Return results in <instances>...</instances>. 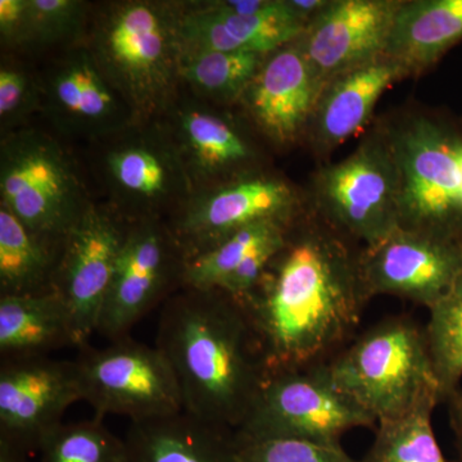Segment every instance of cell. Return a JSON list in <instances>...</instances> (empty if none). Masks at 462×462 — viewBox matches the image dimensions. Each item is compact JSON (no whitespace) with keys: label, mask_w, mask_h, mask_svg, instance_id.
<instances>
[{"label":"cell","mask_w":462,"mask_h":462,"mask_svg":"<svg viewBox=\"0 0 462 462\" xmlns=\"http://www.w3.org/2000/svg\"><path fill=\"white\" fill-rule=\"evenodd\" d=\"M360 256L336 230L289 227L243 309L270 375L328 363L357 329L369 300Z\"/></svg>","instance_id":"6da1fadb"},{"label":"cell","mask_w":462,"mask_h":462,"mask_svg":"<svg viewBox=\"0 0 462 462\" xmlns=\"http://www.w3.org/2000/svg\"><path fill=\"white\" fill-rule=\"evenodd\" d=\"M156 346L172 366L184 411L225 430L242 427L270 376L247 312L220 291L170 296Z\"/></svg>","instance_id":"7a4b0ae2"},{"label":"cell","mask_w":462,"mask_h":462,"mask_svg":"<svg viewBox=\"0 0 462 462\" xmlns=\"http://www.w3.org/2000/svg\"><path fill=\"white\" fill-rule=\"evenodd\" d=\"M327 366L337 387L376 425L443 402L425 329L407 316L374 325Z\"/></svg>","instance_id":"3957f363"},{"label":"cell","mask_w":462,"mask_h":462,"mask_svg":"<svg viewBox=\"0 0 462 462\" xmlns=\"http://www.w3.org/2000/svg\"><path fill=\"white\" fill-rule=\"evenodd\" d=\"M181 16L162 3L126 2L97 21L90 53L138 114L162 107L180 78Z\"/></svg>","instance_id":"277c9868"},{"label":"cell","mask_w":462,"mask_h":462,"mask_svg":"<svg viewBox=\"0 0 462 462\" xmlns=\"http://www.w3.org/2000/svg\"><path fill=\"white\" fill-rule=\"evenodd\" d=\"M75 363L83 401L98 418L121 415L142 421L184 411L180 385L156 346L126 337L105 348L84 346Z\"/></svg>","instance_id":"5b68a950"},{"label":"cell","mask_w":462,"mask_h":462,"mask_svg":"<svg viewBox=\"0 0 462 462\" xmlns=\"http://www.w3.org/2000/svg\"><path fill=\"white\" fill-rule=\"evenodd\" d=\"M460 135L419 118L389 139L400 176V226L462 236Z\"/></svg>","instance_id":"8992f818"},{"label":"cell","mask_w":462,"mask_h":462,"mask_svg":"<svg viewBox=\"0 0 462 462\" xmlns=\"http://www.w3.org/2000/svg\"><path fill=\"white\" fill-rule=\"evenodd\" d=\"M375 425L337 387L325 363L270 375L236 433L340 445L346 431Z\"/></svg>","instance_id":"52a82bcc"},{"label":"cell","mask_w":462,"mask_h":462,"mask_svg":"<svg viewBox=\"0 0 462 462\" xmlns=\"http://www.w3.org/2000/svg\"><path fill=\"white\" fill-rule=\"evenodd\" d=\"M0 191L2 205L18 220L54 239H66L89 208L67 158L41 136H18L3 148Z\"/></svg>","instance_id":"ba28073f"},{"label":"cell","mask_w":462,"mask_h":462,"mask_svg":"<svg viewBox=\"0 0 462 462\" xmlns=\"http://www.w3.org/2000/svg\"><path fill=\"white\" fill-rule=\"evenodd\" d=\"M185 254L170 227L157 218L130 224L100 314L97 334L109 342L126 338L173 285L182 287Z\"/></svg>","instance_id":"9c48e42d"},{"label":"cell","mask_w":462,"mask_h":462,"mask_svg":"<svg viewBox=\"0 0 462 462\" xmlns=\"http://www.w3.org/2000/svg\"><path fill=\"white\" fill-rule=\"evenodd\" d=\"M322 206L334 230L366 247L400 227V176L391 143H364L322 172Z\"/></svg>","instance_id":"30bf717a"},{"label":"cell","mask_w":462,"mask_h":462,"mask_svg":"<svg viewBox=\"0 0 462 462\" xmlns=\"http://www.w3.org/2000/svg\"><path fill=\"white\" fill-rule=\"evenodd\" d=\"M462 266V236L397 227L360 254L367 296H396L430 309Z\"/></svg>","instance_id":"8fae6325"},{"label":"cell","mask_w":462,"mask_h":462,"mask_svg":"<svg viewBox=\"0 0 462 462\" xmlns=\"http://www.w3.org/2000/svg\"><path fill=\"white\" fill-rule=\"evenodd\" d=\"M129 226L89 207L67 234L53 289L69 312L76 348L89 346L97 333Z\"/></svg>","instance_id":"7c38bea8"},{"label":"cell","mask_w":462,"mask_h":462,"mask_svg":"<svg viewBox=\"0 0 462 462\" xmlns=\"http://www.w3.org/2000/svg\"><path fill=\"white\" fill-rule=\"evenodd\" d=\"M83 401L75 360L50 356L0 364V439L27 454L38 451L48 434L62 424L71 404Z\"/></svg>","instance_id":"4fadbf2b"},{"label":"cell","mask_w":462,"mask_h":462,"mask_svg":"<svg viewBox=\"0 0 462 462\" xmlns=\"http://www.w3.org/2000/svg\"><path fill=\"white\" fill-rule=\"evenodd\" d=\"M402 2H330L297 39L322 88L336 76L382 58Z\"/></svg>","instance_id":"5bb4252c"},{"label":"cell","mask_w":462,"mask_h":462,"mask_svg":"<svg viewBox=\"0 0 462 462\" xmlns=\"http://www.w3.org/2000/svg\"><path fill=\"white\" fill-rule=\"evenodd\" d=\"M291 207L293 194L284 182L248 179L194 203L170 229L187 260L249 225L266 221L288 224Z\"/></svg>","instance_id":"9a60e30c"},{"label":"cell","mask_w":462,"mask_h":462,"mask_svg":"<svg viewBox=\"0 0 462 462\" xmlns=\"http://www.w3.org/2000/svg\"><path fill=\"white\" fill-rule=\"evenodd\" d=\"M321 90L320 81L294 44L267 58L245 93L263 132L273 141L287 143L296 139L312 117Z\"/></svg>","instance_id":"2e32d148"},{"label":"cell","mask_w":462,"mask_h":462,"mask_svg":"<svg viewBox=\"0 0 462 462\" xmlns=\"http://www.w3.org/2000/svg\"><path fill=\"white\" fill-rule=\"evenodd\" d=\"M47 98L58 123L75 133L120 129L133 111L90 51L71 54L57 66L48 81Z\"/></svg>","instance_id":"e0dca14e"},{"label":"cell","mask_w":462,"mask_h":462,"mask_svg":"<svg viewBox=\"0 0 462 462\" xmlns=\"http://www.w3.org/2000/svg\"><path fill=\"white\" fill-rule=\"evenodd\" d=\"M306 27L289 2L256 16L231 14L216 2L182 14L181 41L184 53L247 51L266 56L296 41Z\"/></svg>","instance_id":"ac0fdd59"},{"label":"cell","mask_w":462,"mask_h":462,"mask_svg":"<svg viewBox=\"0 0 462 462\" xmlns=\"http://www.w3.org/2000/svg\"><path fill=\"white\" fill-rule=\"evenodd\" d=\"M124 442L127 462H238L233 430L187 411L132 421Z\"/></svg>","instance_id":"d6986e66"},{"label":"cell","mask_w":462,"mask_h":462,"mask_svg":"<svg viewBox=\"0 0 462 462\" xmlns=\"http://www.w3.org/2000/svg\"><path fill=\"white\" fill-rule=\"evenodd\" d=\"M404 76L401 67L382 57L331 79L312 114L316 139L328 148L345 143L369 121L380 96Z\"/></svg>","instance_id":"ffe728a7"},{"label":"cell","mask_w":462,"mask_h":462,"mask_svg":"<svg viewBox=\"0 0 462 462\" xmlns=\"http://www.w3.org/2000/svg\"><path fill=\"white\" fill-rule=\"evenodd\" d=\"M462 41V0L401 3L383 57L419 74Z\"/></svg>","instance_id":"44dd1931"},{"label":"cell","mask_w":462,"mask_h":462,"mask_svg":"<svg viewBox=\"0 0 462 462\" xmlns=\"http://www.w3.org/2000/svg\"><path fill=\"white\" fill-rule=\"evenodd\" d=\"M76 346L71 320L54 289L21 296H0L2 361L42 357Z\"/></svg>","instance_id":"7402d4cb"},{"label":"cell","mask_w":462,"mask_h":462,"mask_svg":"<svg viewBox=\"0 0 462 462\" xmlns=\"http://www.w3.org/2000/svg\"><path fill=\"white\" fill-rule=\"evenodd\" d=\"M115 187L143 212L142 220L187 188V166L171 149L156 142L125 143L107 157Z\"/></svg>","instance_id":"603a6c76"},{"label":"cell","mask_w":462,"mask_h":462,"mask_svg":"<svg viewBox=\"0 0 462 462\" xmlns=\"http://www.w3.org/2000/svg\"><path fill=\"white\" fill-rule=\"evenodd\" d=\"M65 239L30 230L0 207V296H21L53 289Z\"/></svg>","instance_id":"cb8c5ba5"},{"label":"cell","mask_w":462,"mask_h":462,"mask_svg":"<svg viewBox=\"0 0 462 462\" xmlns=\"http://www.w3.org/2000/svg\"><path fill=\"white\" fill-rule=\"evenodd\" d=\"M289 224L266 221L243 227L185 260L182 288L218 291L224 282L258 248L282 238Z\"/></svg>","instance_id":"d4e9b609"},{"label":"cell","mask_w":462,"mask_h":462,"mask_svg":"<svg viewBox=\"0 0 462 462\" xmlns=\"http://www.w3.org/2000/svg\"><path fill=\"white\" fill-rule=\"evenodd\" d=\"M180 139L190 165L200 173L214 175L247 161V143L223 118L200 109L181 115Z\"/></svg>","instance_id":"484cf974"},{"label":"cell","mask_w":462,"mask_h":462,"mask_svg":"<svg viewBox=\"0 0 462 462\" xmlns=\"http://www.w3.org/2000/svg\"><path fill=\"white\" fill-rule=\"evenodd\" d=\"M430 312L425 337L440 393L447 401L458 391L462 379V266Z\"/></svg>","instance_id":"4316f807"},{"label":"cell","mask_w":462,"mask_h":462,"mask_svg":"<svg viewBox=\"0 0 462 462\" xmlns=\"http://www.w3.org/2000/svg\"><path fill=\"white\" fill-rule=\"evenodd\" d=\"M254 51H191L181 60L180 78L200 93L233 99L245 93L263 65Z\"/></svg>","instance_id":"83f0119b"},{"label":"cell","mask_w":462,"mask_h":462,"mask_svg":"<svg viewBox=\"0 0 462 462\" xmlns=\"http://www.w3.org/2000/svg\"><path fill=\"white\" fill-rule=\"evenodd\" d=\"M41 462H127L124 439L102 418L62 424L42 439Z\"/></svg>","instance_id":"f1b7e54d"},{"label":"cell","mask_w":462,"mask_h":462,"mask_svg":"<svg viewBox=\"0 0 462 462\" xmlns=\"http://www.w3.org/2000/svg\"><path fill=\"white\" fill-rule=\"evenodd\" d=\"M433 410L379 422L372 448L361 462H447L431 425Z\"/></svg>","instance_id":"f546056e"},{"label":"cell","mask_w":462,"mask_h":462,"mask_svg":"<svg viewBox=\"0 0 462 462\" xmlns=\"http://www.w3.org/2000/svg\"><path fill=\"white\" fill-rule=\"evenodd\" d=\"M238 462H358L340 445L287 437H252L234 431Z\"/></svg>","instance_id":"4dcf8cb0"},{"label":"cell","mask_w":462,"mask_h":462,"mask_svg":"<svg viewBox=\"0 0 462 462\" xmlns=\"http://www.w3.org/2000/svg\"><path fill=\"white\" fill-rule=\"evenodd\" d=\"M84 5L75 0H29V41L69 38L83 23Z\"/></svg>","instance_id":"1f68e13d"},{"label":"cell","mask_w":462,"mask_h":462,"mask_svg":"<svg viewBox=\"0 0 462 462\" xmlns=\"http://www.w3.org/2000/svg\"><path fill=\"white\" fill-rule=\"evenodd\" d=\"M29 80L18 69L2 67L0 69V117L9 120L26 105Z\"/></svg>","instance_id":"d6a6232c"},{"label":"cell","mask_w":462,"mask_h":462,"mask_svg":"<svg viewBox=\"0 0 462 462\" xmlns=\"http://www.w3.org/2000/svg\"><path fill=\"white\" fill-rule=\"evenodd\" d=\"M0 32L7 42L29 41V0L0 2Z\"/></svg>","instance_id":"836d02e7"},{"label":"cell","mask_w":462,"mask_h":462,"mask_svg":"<svg viewBox=\"0 0 462 462\" xmlns=\"http://www.w3.org/2000/svg\"><path fill=\"white\" fill-rule=\"evenodd\" d=\"M449 419L454 428L458 445H462V392L458 389L448 400Z\"/></svg>","instance_id":"e575fe53"},{"label":"cell","mask_w":462,"mask_h":462,"mask_svg":"<svg viewBox=\"0 0 462 462\" xmlns=\"http://www.w3.org/2000/svg\"><path fill=\"white\" fill-rule=\"evenodd\" d=\"M27 452L12 445L7 440L0 439V462H29Z\"/></svg>","instance_id":"d590c367"},{"label":"cell","mask_w":462,"mask_h":462,"mask_svg":"<svg viewBox=\"0 0 462 462\" xmlns=\"http://www.w3.org/2000/svg\"><path fill=\"white\" fill-rule=\"evenodd\" d=\"M456 152H457V162L458 166H460V171L462 176V136L458 138L457 148H456Z\"/></svg>","instance_id":"8d00e7d4"},{"label":"cell","mask_w":462,"mask_h":462,"mask_svg":"<svg viewBox=\"0 0 462 462\" xmlns=\"http://www.w3.org/2000/svg\"><path fill=\"white\" fill-rule=\"evenodd\" d=\"M458 455H460V462H462V445H458Z\"/></svg>","instance_id":"74e56055"}]
</instances>
